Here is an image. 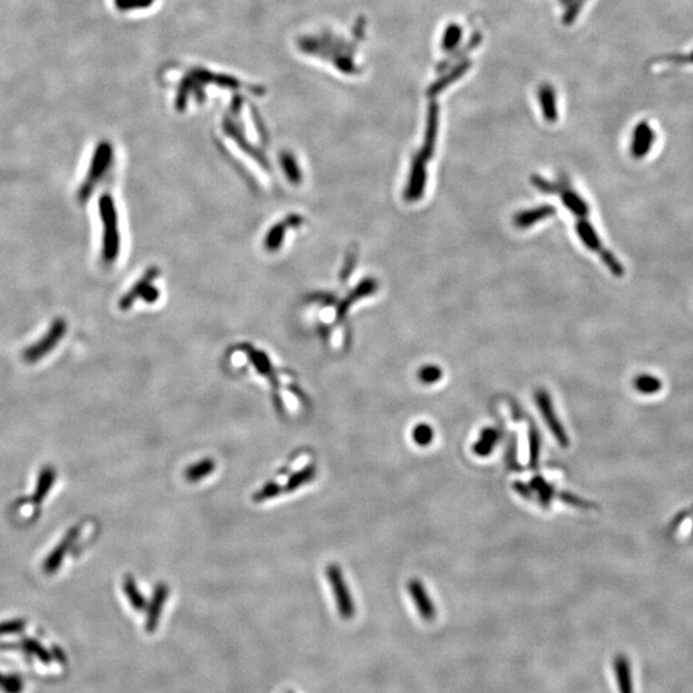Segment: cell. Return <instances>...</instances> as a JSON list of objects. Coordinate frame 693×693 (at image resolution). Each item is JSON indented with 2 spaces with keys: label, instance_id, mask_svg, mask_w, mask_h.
I'll use <instances>...</instances> for the list:
<instances>
[{
  "label": "cell",
  "instance_id": "cell-1",
  "mask_svg": "<svg viewBox=\"0 0 693 693\" xmlns=\"http://www.w3.org/2000/svg\"><path fill=\"white\" fill-rule=\"evenodd\" d=\"M325 572H327V581L330 583L331 591L334 594V600L337 603L339 615L344 620L352 619L356 614V606H355L352 593L346 585V581L340 566H338L337 564H330V565H327Z\"/></svg>",
  "mask_w": 693,
  "mask_h": 693
},
{
  "label": "cell",
  "instance_id": "cell-2",
  "mask_svg": "<svg viewBox=\"0 0 693 693\" xmlns=\"http://www.w3.org/2000/svg\"><path fill=\"white\" fill-rule=\"evenodd\" d=\"M534 398L537 407L540 410V416L544 420L547 428L550 429L551 434L555 437L562 449H568L570 444V439L553 408L552 398L549 392L543 388H538L534 393Z\"/></svg>",
  "mask_w": 693,
  "mask_h": 693
},
{
  "label": "cell",
  "instance_id": "cell-3",
  "mask_svg": "<svg viewBox=\"0 0 693 693\" xmlns=\"http://www.w3.org/2000/svg\"><path fill=\"white\" fill-rule=\"evenodd\" d=\"M101 214L102 220L105 225L104 231V258L107 261H113L118 253L120 239L117 231V217L113 207L111 197L105 195L101 199Z\"/></svg>",
  "mask_w": 693,
  "mask_h": 693
},
{
  "label": "cell",
  "instance_id": "cell-4",
  "mask_svg": "<svg viewBox=\"0 0 693 693\" xmlns=\"http://www.w3.org/2000/svg\"><path fill=\"white\" fill-rule=\"evenodd\" d=\"M407 592L411 600L415 603L420 618L425 622H434L437 618V607L434 601L430 598L424 583L418 578L408 581Z\"/></svg>",
  "mask_w": 693,
  "mask_h": 693
},
{
  "label": "cell",
  "instance_id": "cell-5",
  "mask_svg": "<svg viewBox=\"0 0 693 693\" xmlns=\"http://www.w3.org/2000/svg\"><path fill=\"white\" fill-rule=\"evenodd\" d=\"M170 594V590L167 584L160 583L154 588L152 600L147 606V619H145V631L148 633H153L157 631V627L161 620L164 605L167 602Z\"/></svg>",
  "mask_w": 693,
  "mask_h": 693
},
{
  "label": "cell",
  "instance_id": "cell-6",
  "mask_svg": "<svg viewBox=\"0 0 693 693\" xmlns=\"http://www.w3.org/2000/svg\"><path fill=\"white\" fill-rule=\"evenodd\" d=\"M425 160L421 157V155H416L414 162H412V168H411V175H410V180H408L407 189L405 192V198L407 199L408 202H415L418 201L424 190H425V184H427V168H425Z\"/></svg>",
  "mask_w": 693,
  "mask_h": 693
},
{
  "label": "cell",
  "instance_id": "cell-7",
  "mask_svg": "<svg viewBox=\"0 0 693 693\" xmlns=\"http://www.w3.org/2000/svg\"><path fill=\"white\" fill-rule=\"evenodd\" d=\"M655 138L656 135L650 123L647 121L638 123L633 131L632 147H631L633 158L642 160L650 153L655 143Z\"/></svg>",
  "mask_w": 693,
  "mask_h": 693
},
{
  "label": "cell",
  "instance_id": "cell-8",
  "mask_svg": "<svg viewBox=\"0 0 693 693\" xmlns=\"http://www.w3.org/2000/svg\"><path fill=\"white\" fill-rule=\"evenodd\" d=\"M111 145L110 143H101L97 152H95V157H94V162H92V170L89 171V179L88 181L84 185V189H82L81 194H84L86 197V194L89 193V190L92 188V184L95 183L99 176L104 173L107 164H110V160H111Z\"/></svg>",
  "mask_w": 693,
  "mask_h": 693
},
{
  "label": "cell",
  "instance_id": "cell-9",
  "mask_svg": "<svg viewBox=\"0 0 693 693\" xmlns=\"http://www.w3.org/2000/svg\"><path fill=\"white\" fill-rule=\"evenodd\" d=\"M500 439L499 429L484 428L480 431L479 438L473 444V452L479 457H488L497 447Z\"/></svg>",
  "mask_w": 693,
  "mask_h": 693
},
{
  "label": "cell",
  "instance_id": "cell-10",
  "mask_svg": "<svg viewBox=\"0 0 693 693\" xmlns=\"http://www.w3.org/2000/svg\"><path fill=\"white\" fill-rule=\"evenodd\" d=\"M553 214H556V208L550 204H544L538 208H533V210L520 212L516 214L514 223L519 229H528L531 225L537 224L540 220L549 218Z\"/></svg>",
  "mask_w": 693,
  "mask_h": 693
},
{
  "label": "cell",
  "instance_id": "cell-11",
  "mask_svg": "<svg viewBox=\"0 0 693 693\" xmlns=\"http://www.w3.org/2000/svg\"><path fill=\"white\" fill-rule=\"evenodd\" d=\"M561 201L569 211L579 217H585L587 214H590V207H588L587 202H584L579 197V194L575 193L569 188H562Z\"/></svg>",
  "mask_w": 693,
  "mask_h": 693
},
{
  "label": "cell",
  "instance_id": "cell-12",
  "mask_svg": "<svg viewBox=\"0 0 693 693\" xmlns=\"http://www.w3.org/2000/svg\"><path fill=\"white\" fill-rule=\"evenodd\" d=\"M214 469H216V462L214 459H203L190 465L189 468H186L184 471V477L190 483H197L199 480L210 477L214 473Z\"/></svg>",
  "mask_w": 693,
  "mask_h": 693
},
{
  "label": "cell",
  "instance_id": "cell-13",
  "mask_svg": "<svg viewBox=\"0 0 693 693\" xmlns=\"http://www.w3.org/2000/svg\"><path fill=\"white\" fill-rule=\"evenodd\" d=\"M316 473L317 470L315 465H307L303 469L298 470L294 474H292L289 477V479L286 480L284 490L288 492V493H292L294 490L302 488L305 484L310 483L311 480L316 477Z\"/></svg>",
  "mask_w": 693,
  "mask_h": 693
},
{
  "label": "cell",
  "instance_id": "cell-14",
  "mask_svg": "<svg viewBox=\"0 0 693 693\" xmlns=\"http://www.w3.org/2000/svg\"><path fill=\"white\" fill-rule=\"evenodd\" d=\"M577 231L581 236V242L585 244V247L588 249H591L593 252H600L602 249V243L598 238V235L596 233V230L593 229L588 221L585 220H579L578 224H577Z\"/></svg>",
  "mask_w": 693,
  "mask_h": 693
},
{
  "label": "cell",
  "instance_id": "cell-15",
  "mask_svg": "<svg viewBox=\"0 0 693 693\" xmlns=\"http://www.w3.org/2000/svg\"><path fill=\"white\" fill-rule=\"evenodd\" d=\"M63 331H64V324H63V321L62 323L61 321H58L57 327H53V330L49 333V336L45 338V340H42L40 344H38L32 351H29V353L26 355V358L30 360V361L31 358H32V361H34V358L42 356L45 352L49 351L48 349L49 346H54L58 342V338H60L61 334H63Z\"/></svg>",
  "mask_w": 693,
  "mask_h": 693
},
{
  "label": "cell",
  "instance_id": "cell-16",
  "mask_svg": "<svg viewBox=\"0 0 693 693\" xmlns=\"http://www.w3.org/2000/svg\"><path fill=\"white\" fill-rule=\"evenodd\" d=\"M123 591L126 593V597L134 610L143 612L144 609H147V600L142 594V592L139 591L136 583L131 577H126V579L123 581Z\"/></svg>",
  "mask_w": 693,
  "mask_h": 693
},
{
  "label": "cell",
  "instance_id": "cell-17",
  "mask_svg": "<svg viewBox=\"0 0 693 693\" xmlns=\"http://www.w3.org/2000/svg\"><path fill=\"white\" fill-rule=\"evenodd\" d=\"M436 437V431L428 423H420L412 429V439L418 447H428Z\"/></svg>",
  "mask_w": 693,
  "mask_h": 693
},
{
  "label": "cell",
  "instance_id": "cell-18",
  "mask_svg": "<svg viewBox=\"0 0 693 693\" xmlns=\"http://www.w3.org/2000/svg\"><path fill=\"white\" fill-rule=\"evenodd\" d=\"M633 386L640 393L651 394V393H656L657 390H660L662 381H660V379L653 377L650 374H642V375H640V377L634 379Z\"/></svg>",
  "mask_w": 693,
  "mask_h": 693
},
{
  "label": "cell",
  "instance_id": "cell-19",
  "mask_svg": "<svg viewBox=\"0 0 693 693\" xmlns=\"http://www.w3.org/2000/svg\"><path fill=\"white\" fill-rule=\"evenodd\" d=\"M443 377V370L437 365H425L420 367L418 371V381L425 386H431L438 383Z\"/></svg>",
  "mask_w": 693,
  "mask_h": 693
},
{
  "label": "cell",
  "instance_id": "cell-20",
  "mask_svg": "<svg viewBox=\"0 0 693 693\" xmlns=\"http://www.w3.org/2000/svg\"><path fill=\"white\" fill-rule=\"evenodd\" d=\"M375 289H377V283H375V280H373V279H367L365 281H362V284L357 286L356 289H355V292H353L352 297H351V298L348 297V299H346V302H344V305L342 307L340 312H342V314H344L346 310H348V307L351 306V305H352L356 299L361 298V297L367 296V294H371L373 292H375Z\"/></svg>",
  "mask_w": 693,
  "mask_h": 693
},
{
  "label": "cell",
  "instance_id": "cell-21",
  "mask_svg": "<svg viewBox=\"0 0 693 693\" xmlns=\"http://www.w3.org/2000/svg\"><path fill=\"white\" fill-rule=\"evenodd\" d=\"M281 490H283V488L277 483L270 481V483H266L261 490L255 492L253 497H252V500L255 503H261V502L275 499V497H277L281 493Z\"/></svg>",
  "mask_w": 693,
  "mask_h": 693
},
{
  "label": "cell",
  "instance_id": "cell-22",
  "mask_svg": "<svg viewBox=\"0 0 693 693\" xmlns=\"http://www.w3.org/2000/svg\"><path fill=\"white\" fill-rule=\"evenodd\" d=\"M530 483H531L529 486L530 490H533L536 493H538L540 502L543 505H547L550 502L551 499L553 497V490H552L550 484L546 480L542 479V478H534Z\"/></svg>",
  "mask_w": 693,
  "mask_h": 693
},
{
  "label": "cell",
  "instance_id": "cell-23",
  "mask_svg": "<svg viewBox=\"0 0 693 693\" xmlns=\"http://www.w3.org/2000/svg\"><path fill=\"white\" fill-rule=\"evenodd\" d=\"M530 465L531 468L538 466L540 455V437L538 429L530 427L529 430Z\"/></svg>",
  "mask_w": 693,
  "mask_h": 693
},
{
  "label": "cell",
  "instance_id": "cell-24",
  "mask_svg": "<svg viewBox=\"0 0 693 693\" xmlns=\"http://www.w3.org/2000/svg\"><path fill=\"white\" fill-rule=\"evenodd\" d=\"M251 361L252 364L255 365L257 371L265 377H271L273 375V367L271 364L268 361V357H266L265 353L262 352H258V351H253L251 352Z\"/></svg>",
  "mask_w": 693,
  "mask_h": 693
},
{
  "label": "cell",
  "instance_id": "cell-25",
  "mask_svg": "<svg viewBox=\"0 0 693 693\" xmlns=\"http://www.w3.org/2000/svg\"><path fill=\"white\" fill-rule=\"evenodd\" d=\"M600 253H601V258L602 261H603V264L607 266V268L610 270V273H612V275H615L616 277H622V276L625 274V270H624V267H622V262H620V261H619L615 255H612L610 251H607V249H601V251H600Z\"/></svg>",
  "mask_w": 693,
  "mask_h": 693
},
{
  "label": "cell",
  "instance_id": "cell-26",
  "mask_svg": "<svg viewBox=\"0 0 693 693\" xmlns=\"http://www.w3.org/2000/svg\"><path fill=\"white\" fill-rule=\"evenodd\" d=\"M615 668H616V673H618V677H619V683H620L622 693H631V684H629V677H628L625 660L624 659H618L615 662Z\"/></svg>",
  "mask_w": 693,
  "mask_h": 693
},
{
  "label": "cell",
  "instance_id": "cell-27",
  "mask_svg": "<svg viewBox=\"0 0 693 693\" xmlns=\"http://www.w3.org/2000/svg\"><path fill=\"white\" fill-rule=\"evenodd\" d=\"M0 687L3 691H5L7 693H18L22 690V685H21L18 679L3 677L1 674H0Z\"/></svg>",
  "mask_w": 693,
  "mask_h": 693
},
{
  "label": "cell",
  "instance_id": "cell-28",
  "mask_svg": "<svg viewBox=\"0 0 693 693\" xmlns=\"http://www.w3.org/2000/svg\"><path fill=\"white\" fill-rule=\"evenodd\" d=\"M531 181L534 184V186H536V188H538L540 192H543V193L551 194L555 193V192H559V188L556 186V184L549 183L547 180H544L543 177L537 176V175L531 177Z\"/></svg>",
  "mask_w": 693,
  "mask_h": 693
},
{
  "label": "cell",
  "instance_id": "cell-29",
  "mask_svg": "<svg viewBox=\"0 0 693 693\" xmlns=\"http://www.w3.org/2000/svg\"><path fill=\"white\" fill-rule=\"evenodd\" d=\"M283 167H284V170H286L290 180H293V181L299 180V171L297 170L296 164L290 158V155H284V158H283Z\"/></svg>",
  "mask_w": 693,
  "mask_h": 693
},
{
  "label": "cell",
  "instance_id": "cell-30",
  "mask_svg": "<svg viewBox=\"0 0 693 693\" xmlns=\"http://www.w3.org/2000/svg\"><path fill=\"white\" fill-rule=\"evenodd\" d=\"M114 4L118 10H129L136 7H143L147 4V0H114Z\"/></svg>",
  "mask_w": 693,
  "mask_h": 693
},
{
  "label": "cell",
  "instance_id": "cell-31",
  "mask_svg": "<svg viewBox=\"0 0 693 693\" xmlns=\"http://www.w3.org/2000/svg\"><path fill=\"white\" fill-rule=\"evenodd\" d=\"M666 61L677 63V64H693V51L687 55H670L666 57Z\"/></svg>",
  "mask_w": 693,
  "mask_h": 693
},
{
  "label": "cell",
  "instance_id": "cell-32",
  "mask_svg": "<svg viewBox=\"0 0 693 693\" xmlns=\"http://www.w3.org/2000/svg\"><path fill=\"white\" fill-rule=\"evenodd\" d=\"M22 629L20 622H8L5 625H0V633H13Z\"/></svg>",
  "mask_w": 693,
  "mask_h": 693
},
{
  "label": "cell",
  "instance_id": "cell-33",
  "mask_svg": "<svg viewBox=\"0 0 693 693\" xmlns=\"http://www.w3.org/2000/svg\"><path fill=\"white\" fill-rule=\"evenodd\" d=\"M288 693H292V692H288Z\"/></svg>",
  "mask_w": 693,
  "mask_h": 693
}]
</instances>
